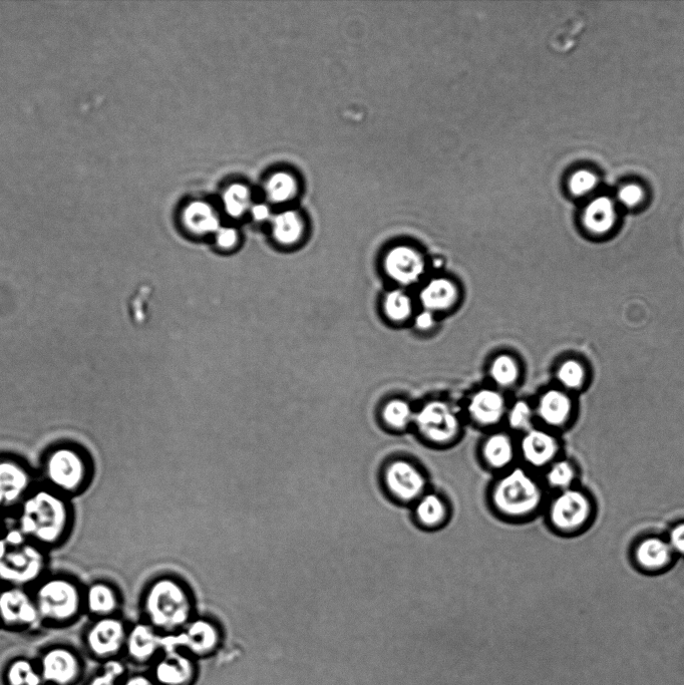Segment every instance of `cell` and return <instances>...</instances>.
Masks as SVG:
<instances>
[{"mask_svg": "<svg viewBox=\"0 0 684 685\" xmlns=\"http://www.w3.org/2000/svg\"><path fill=\"white\" fill-rule=\"evenodd\" d=\"M34 598L42 621L66 623L84 608V591L73 579L54 576L41 580Z\"/></svg>", "mask_w": 684, "mask_h": 685, "instance_id": "4", "label": "cell"}, {"mask_svg": "<svg viewBox=\"0 0 684 685\" xmlns=\"http://www.w3.org/2000/svg\"><path fill=\"white\" fill-rule=\"evenodd\" d=\"M217 242L222 248H231L237 242V233L233 229L225 228L218 232Z\"/></svg>", "mask_w": 684, "mask_h": 685, "instance_id": "43", "label": "cell"}, {"mask_svg": "<svg viewBox=\"0 0 684 685\" xmlns=\"http://www.w3.org/2000/svg\"><path fill=\"white\" fill-rule=\"evenodd\" d=\"M385 478L390 492L402 501L419 500L426 490L424 474L405 460L392 462L386 470Z\"/></svg>", "mask_w": 684, "mask_h": 685, "instance_id": "15", "label": "cell"}, {"mask_svg": "<svg viewBox=\"0 0 684 685\" xmlns=\"http://www.w3.org/2000/svg\"><path fill=\"white\" fill-rule=\"evenodd\" d=\"M40 673L44 683L50 685H72L81 675V659L66 647L49 649L41 658Z\"/></svg>", "mask_w": 684, "mask_h": 685, "instance_id": "14", "label": "cell"}, {"mask_svg": "<svg viewBox=\"0 0 684 685\" xmlns=\"http://www.w3.org/2000/svg\"><path fill=\"white\" fill-rule=\"evenodd\" d=\"M483 456L489 466L503 469L512 464L515 457L513 441L506 434H495L483 446Z\"/></svg>", "mask_w": 684, "mask_h": 685, "instance_id": "25", "label": "cell"}, {"mask_svg": "<svg viewBox=\"0 0 684 685\" xmlns=\"http://www.w3.org/2000/svg\"><path fill=\"white\" fill-rule=\"evenodd\" d=\"M186 225L194 232L208 233L217 231L219 220L210 206L202 202L189 205L184 213Z\"/></svg>", "mask_w": 684, "mask_h": 685, "instance_id": "26", "label": "cell"}, {"mask_svg": "<svg viewBox=\"0 0 684 685\" xmlns=\"http://www.w3.org/2000/svg\"><path fill=\"white\" fill-rule=\"evenodd\" d=\"M249 193L246 187L234 185L224 195L226 211L233 217L240 216L248 205Z\"/></svg>", "mask_w": 684, "mask_h": 685, "instance_id": "37", "label": "cell"}, {"mask_svg": "<svg viewBox=\"0 0 684 685\" xmlns=\"http://www.w3.org/2000/svg\"><path fill=\"white\" fill-rule=\"evenodd\" d=\"M388 275L396 282L410 285L421 279L425 273L426 263L415 248L401 245L393 248L385 259Z\"/></svg>", "mask_w": 684, "mask_h": 685, "instance_id": "17", "label": "cell"}, {"mask_svg": "<svg viewBox=\"0 0 684 685\" xmlns=\"http://www.w3.org/2000/svg\"><path fill=\"white\" fill-rule=\"evenodd\" d=\"M616 221L613 202L607 197H599L588 204L583 213V224L592 234L604 235L612 230Z\"/></svg>", "mask_w": 684, "mask_h": 685, "instance_id": "22", "label": "cell"}, {"mask_svg": "<svg viewBox=\"0 0 684 685\" xmlns=\"http://www.w3.org/2000/svg\"><path fill=\"white\" fill-rule=\"evenodd\" d=\"M252 213L256 220H264L269 216V210L264 205H257L253 207Z\"/></svg>", "mask_w": 684, "mask_h": 685, "instance_id": "45", "label": "cell"}, {"mask_svg": "<svg viewBox=\"0 0 684 685\" xmlns=\"http://www.w3.org/2000/svg\"><path fill=\"white\" fill-rule=\"evenodd\" d=\"M126 667L122 661L112 658L103 666L99 674L94 676L88 685H121Z\"/></svg>", "mask_w": 684, "mask_h": 685, "instance_id": "36", "label": "cell"}, {"mask_svg": "<svg viewBox=\"0 0 684 685\" xmlns=\"http://www.w3.org/2000/svg\"><path fill=\"white\" fill-rule=\"evenodd\" d=\"M419 431L429 441L446 444L453 441L460 430L457 416L442 402L427 404L416 416Z\"/></svg>", "mask_w": 684, "mask_h": 685, "instance_id": "12", "label": "cell"}, {"mask_svg": "<svg viewBox=\"0 0 684 685\" xmlns=\"http://www.w3.org/2000/svg\"><path fill=\"white\" fill-rule=\"evenodd\" d=\"M491 375L493 380L502 387L513 385L519 375L516 362L509 356H500L492 365Z\"/></svg>", "mask_w": 684, "mask_h": 685, "instance_id": "34", "label": "cell"}, {"mask_svg": "<svg viewBox=\"0 0 684 685\" xmlns=\"http://www.w3.org/2000/svg\"><path fill=\"white\" fill-rule=\"evenodd\" d=\"M44 476L47 487L66 497L79 493L86 486L90 476L88 459L76 447H57L46 458Z\"/></svg>", "mask_w": 684, "mask_h": 685, "instance_id": "5", "label": "cell"}, {"mask_svg": "<svg viewBox=\"0 0 684 685\" xmlns=\"http://www.w3.org/2000/svg\"><path fill=\"white\" fill-rule=\"evenodd\" d=\"M0 517H2V510H0Z\"/></svg>", "mask_w": 684, "mask_h": 685, "instance_id": "46", "label": "cell"}, {"mask_svg": "<svg viewBox=\"0 0 684 685\" xmlns=\"http://www.w3.org/2000/svg\"><path fill=\"white\" fill-rule=\"evenodd\" d=\"M128 630L116 616L98 618L87 631V646L94 655L112 659L125 649Z\"/></svg>", "mask_w": 684, "mask_h": 685, "instance_id": "13", "label": "cell"}, {"mask_svg": "<svg viewBox=\"0 0 684 685\" xmlns=\"http://www.w3.org/2000/svg\"><path fill=\"white\" fill-rule=\"evenodd\" d=\"M295 181L285 173L274 175L267 184L269 197L275 202H284L295 192Z\"/></svg>", "mask_w": 684, "mask_h": 685, "instance_id": "35", "label": "cell"}, {"mask_svg": "<svg viewBox=\"0 0 684 685\" xmlns=\"http://www.w3.org/2000/svg\"><path fill=\"white\" fill-rule=\"evenodd\" d=\"M151 666L159 685H195L199 675L198 660L180 649H164Z\"/></svg>", "mask_w": 684, "mask_h": 685, "instance_id": "8", "label": "cell"}, {"mask_svg": "<svg viewBox=\"0 0 684 685\" xmlns=\"http://www.w3.org/2000/svg\"><path fill=\"white\" fill-rule=\"evenodd\" d=\"M597 176L592 172L581 170L576 172L569 181V189L575 196H584L597 186Z\"/></svg>", "mask_w": 684, "mask_h": 685, "instance_id": "38", "label": "cell"}, {"mask_svg": "<svg viewBox=\"0 0 684 685\" xmlns=\"http://www.w3.org/2000/svg\"><path fill=\"white\" fill-rule=\"evenodd\" d=\"M163 634L149 623L140 622L128 630L125 650L139 664H152L163 652Z\"/></svg>", "mask_w": 684, "mask_h": 685, "instance_id": "16", "label": "cell"}, {"mask_svg": "<svg viewBox=\"0 0 684 685\" xmlns=\"http://www.w3.org/2000/svg\"><path fill=\"white\" fill-rule=\"evenodd\" d=\"M273 230L275 238L280 243L290 245L301 237L303 225L294 212H285L276 217Z\"/></svg>", "mask_w": 684, "mask_h": 685, "instance_id": "29", "label": "cell"}, {"mask_svg": "<svg viewBox=\"0 0 684 685\" xmlns=\"http://www.w3.org/2000/svg\"><path fill=\"white\" fill-rule=\"evenodd\" d=\"M420 297L426 310H446L457 301L458 289L451 280L436 278L426 285Z\"/></svg>", "mask_w": 684, "mask_h": 685, "instance_id": "24", "label": "cell"}, {"mask_svg": "<svg viewBox=\"0 0 684 685\" xmlns=\"http://www.w3.org/2000/svg\"><path fill=\"white\" fill-rule=\"evenodd\" d=\"M46 568L45 549L18 527L0 534V582L25 588L41 581Z\"/></svg>", "mask_w": 684, "mask_h": 685, "instance_id": "2", "label": "cell"}, {"mask_svg": "<svg viewBox=\"0 0 684 685\" xmlns=\"http://www.w3.org/2000/svg\"><path fill=\"white\" fill-rule=\"evenodd\" d=\"M493 503L508 517H524L534 513L542 502L538 483L527 472L515 469L494 487Z\"/></svg>", "mask_w": 684, "mask_h": 685, "instance_id": "6", "label": "cell"}, {"mask_svg": "<svg viewBox=\"0 0 684 685\" xmlns=\"http://www.w3.org/2000/svg\"><path fill=\"white\" fill-rule=\"evenodd\" d=\"M84 607L98 618L114 616L120 607V597L112 585L95 582L84 591Z\"/></svg>", "mask_w": 684, "mask_h": 685, "instance_id": "19", "label": "cell"}, {"mask_svg": "<svg viewBox=\"0 0 684 685\" xmlns=\"http://www.w3.org/2000/svg\"><path fill=\"white\" fill-rule=\"evenodd\" d=\"M41 621L34 595L25 588L7 587L0 591V622L13 628H31Z\"/></svg>", "mask_w": 684, "mask_h": 685, "instance_id": "11", "label": "cell"}, {"mask_svg": "<svg viewBox=\"0 0 684 685\" xmlns=\"http://www.w3.org/2000/svg\"><path fill=\"white\" fill-rule=\"evenodd\" d=\"M643 190L637 185H627L618 193L619 201L626 207L637 206L643 199Z\"/></svg>", "mask_w": 684, "mask_h": 685, "instance_id": "40", "label": "cell"}, {"mask_svg": "<svg viewBox=\"0 0 684 685\" xmlns=\"http://www.w3.org/2000/svg\"><path fill=\"white\" fill-rule=\"evenodd\" d=\"M673 550L668 542L656 538L641 541L635 551L637 563L645 570L657 571L666 567L672 559Z\"/></svg>", "mask_w": 684, "mask_h": 685, "instance_id": "23", "label": "cell"}, {"mask_svg": "<svg viewBox=\"0 0 684 685\" xmlns=\"http://www.w3.org/2000/svg\"><path fill=\"white\" fill-rule=\"evenodd\" d=\"M71 520L66 496L46 487L34 489L20 505L16 527L46 549L64 539Z\"/></svg>", "mask_w": 684, "mask_h": 685, "instance_id": "1", "label": "cell"}, {"mask_svg": "<svg viewBox=\"0 0 684 685\" xmlns=\"http://www.w3.org/2000/svg\"><path fill=\"white\" fill-rule=\"evenodd\" d=\"M469 412L472 418L480 425H495L504 415L505 401L499 393L483 390L472 398Z\"/></svg>", "mask_w": 684, "mask_h": 685, "instance_id": "21", "label": "cell"}, {"mask_svg": "<svg viewBox=\"0 0 684 685\" xmlns=\"http://www.w3.org/2000/svg\"><path fill=\"white\" fill-rule=\"evenodd\" d=\"M668 543L673 551L684 555V523L676 525L671 530Z\"/></svg>", "mask_w": 684, "mask_h": 685, "instance_id": "41", "label": "cell"}, {"mask_svg": "<svg viewBox=\"0 0 684 685\" xmlns=\"http://www.w3.org/2000/svg\"><path fill=\"white\" fill-rule=\"evenodd\" d=\"M6 677L9 685L44 684L39 667L26 658L13 661L7 670Z\"/></svg>", "mask_w": 684, "mask_h": 685, "instance_id": "28", "label": "cell"}, {"mask_svg": "<svg viewBox=\"0 0 684 685\" xmlns=\"http://www.w3.org/2000/svg\"><path fill=\"white\" fill-rule=\"evenodd\" d=\"M591 513L592 505L588 497L581 491L568 489L553 501L550 520L559 531L575 532L587 524Z\"/></svg>", "mask_w": 684, "mask_h": 685, "instance_id": "9", "label": "cell"}, {"mask_svg": "<svg viewBox=\"0 0 684 685\" xmlns=\"http://www.w3.org/2000/svg\"><path fill=\"white\" fill-rule=\"evenodd\" d=\"M575 477V469L567 461L552 463L546 476L548 484L561 491L570 489Z\"/></svg>", "mask_w": 684, "mask_h": 685, "instance_id": "32", "label": "cell"}, {"mask_svg": "<svg viewBox=\"0 0 684 685\" xmlns=\"http://www.w3.org/2000/svg\"><path fill=\"white\" fill-rule=\"evenodd\" d=\"M383 417L385 422L395 429H404L415 419L410 405L400 400L390 402L383 412Z\"/></svg>", "mask_w": 684, "mask_h": 685, "instance_id": "33", "label": "cell"}, {"mask_svg": "<svg viewBox=\"0 0 684 685\" xmlns=\"http://www.w3.org/2000/svg\"><path fill=\"white\" fill-rule=\"evenodd\" d=\"M386 315L394 321H404L412 313L410 297L400 290L390 292L384 303Z\"/></svg>", "mask_w": 684, "mask_h": 685, "instance_id": "31", "label": "cell"}, {"mask_svg": "<svg viewBox=\"0 0 684 685\" xmlns=\"http://www.w3.org/2000/svg\"><path fill=\"white\" fill-rule=\"evenodd\" d=\"M42 685H44V684H42Z\"/></svg>", "mask_w": 684, "mask_h": 685, "instance_id": "47", "label": "cell"}, {"mask_svg": "<svg viewBox=\"0 0 684 685\" xmlns=\"http://www.w3.org/2000/svg\"><path fill=\"white\" fill-rule=\"evenodd\" d=\"M416 515L420 523L434 527L445 520L447 507L439 496L435 494L423 495L418 501Z\"/></svg>", "mask_w": 684, "mask_h": 685, "instance_id": "27", "label": "cell"}, {"mask_svg": "<svg viewBox=\"0 0 684 685\" xmlns=\"http://www.w3.org/2000/svg\"><path fill=\"white\" fill-rule=\"evenodd\" d=\"M586 377V369L576 360L566 361L557 372L559 383L569 391L580 390L586 382Z\"/></svg>", "mask_w": 684, "mask_h": 685, "instance_id": "30", "label": "cell"}, {"mask_svg": "<svg viewBox=\"0 0 684 685\" xmlns=\"http://www.w3.org/2000/svg\"><path fill=\"white\" fill-rule=\"evenodd\" d=\"M525 461L536 468L553 463L558 455L559 445L554 436L542 430H529L521 442Z\"/></svg>", "mask_w": 684, "mask_h": 685, "instance_id": "18", "label": "cell"}, {"mask_svg": "<svg viewBox=\"0 0 684 685\" xmlns=\"http://www.w3.org/2000/svg\"><path fill=\"white\" fill-rule=\"evenodd\" d=\"M121 685H159L150 673H136L125 678Z\"/></svg>", "mask_w": 684, "mask_h": 685, "instance_id": "42", "label": "cell"}, {"mask_svg": "<svg viewBox=\"0 0 684 685\" xmlns=\"http://www.w3.org/2000/svg\"><path fill=\"white\" fill-rule=\"evenodd\" d=\"M33 475L22 462L0 458V510L20 507L32 493Z\"/></svg>", "mask_w": 684, "mask_h": 685, "instance_id": "10", "label": "cell"}, {"mask_svg": "<svg viewBox=\"0 0 684 685\" xmlns=\"http://www.w3.org/2000/svg\"><path fill=\"white\" fill-rule=\"evenodd\" d=\"M532 422V410L525 402H518L509 414L511 427L519 431H529Z\"/></svg>", "mask_w": 684, "mask_h": 685, "instance_id": "39", "label": "cell"}, {"mask_svg": "<svg viewBox=\"0 0 684 685\" xmlns=\"http://www.w3.org/2000/svg\"><path fill=\"white\" fill-rule=\"evenodd\" d=\"M143 606L146 622L163 635L178 633L194 618L189 592L173 578L156 580L147 590Z\"/></svg>", "mask_w": 684, "mask_h": 685, "instance_id": "3", "label": "cell"}, {"mask_svg": "<svg viewBox=\"0 0 684 685\" xmlns=\"http://www.w3.org/2000/svg\"><path fill=\"white\" fill-rule=\"evenodd\" d=\"M434 316L431 311L425 310L416 318V326L421 330H428L434 325Z\"/></svg>", "mask_w": 684, "mask_h": 685, "instance_id": "44", "label": "cell"}, {"mask_svg": "<svg viewBox=\"0 0 684 685\" xmlns=\"http://www.w3.org/2000/svg\"><path fill=\"white\" fill-rule=\"evenodd\" d=\"M573 404L563 391L551 390L545 393L539 402L538 414L541 420L551 427H562L572 415Z\"/></svg>", "mask_w": 684, "mask_h": 685, "instance_id": "20", "label": "cell"}, {"mask_svg": "<svg viewBox=\"0 0 684 685\" xmlns=\"http://www.w3.org/2000/svg\"><path fill=\"white\" fill-rule=\"evenodd\" d=\"M222 643L221 628L207 618H193L178 633L163 636V650L180 649L196 660L215 655Z\"/></svg>", "mask_w": 684, "mask_h": 685, "instance_id": "7", "label": "cell"}]
</instances>
